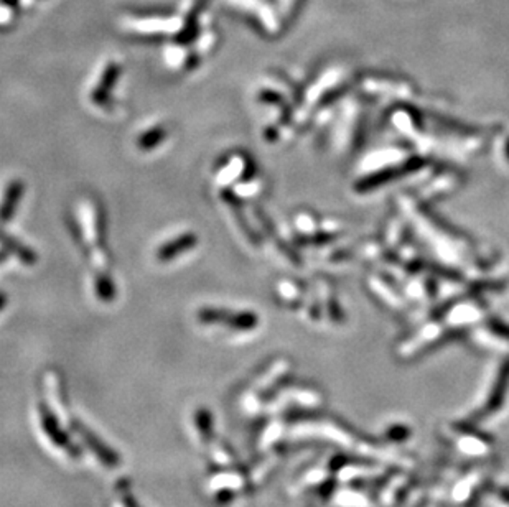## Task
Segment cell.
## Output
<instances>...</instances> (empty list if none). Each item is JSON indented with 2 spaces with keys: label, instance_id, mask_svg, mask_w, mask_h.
Segmentation results:
<instances>
[{
  "label": "cell",
  "instance_id": "6da1fadb",
  "mask_svg": "<svg viewBox=\"0 0 509 507\" xmlns=\"http://www.w3.org/2000/svg\"><path fill=\"white\" fill-rule=\"evenodd\" d=\"M81 223H83L84 237L91 246V260L96 272H107V259L106 252L102 251L99 244V223H98V211L91 201L81 203Z\"/></svg>",
  "mask_w": 509,
  "mask_h": 507
},
{
  "label": "cell",
  "instance_id": "7a4b0ae2",
  "mask_svg": "<svg viewBox=\"0 0 509 507\" xmlns=\"http://www.w3.org/2000/svg\"><path fill=\"white\" fill-rule=\"evenodd\" d=\"M198 320L204 325H226L238 332H251L259 325V318L252 311H229L225 308H202Z\"/></svg>",
  "mask_w": 509,
  "mask_h": 507
},
{
  "label": "cell",
  "instance_id": "3957f363",
  "mask_svg": "<svg viewBox=\"0 0 509 507\" xmlns=\"http://www.w3.org/2000/svg\"><path fill=\"white\" fill-rule=\"evenodd\" d=\"M70 423H71V428L78 433V437L83 440L84 445L88 446L91 451H93V455L96 456L99 461H101V465H104L106 468H111V469L121 466L122 460H121L119 453H117L112 446H109L98 433H94L89 427H86L81 420L71 419Z\"/></svg>",
  "mask_w": 509,
  "mask_h": 507
},
{
  "label": "cell",
  "instance_id": "277c9868",
  "mask_svg": "<svg viewBox=\"0 0 509 507\" xmlns=\"http://www.w3.org/2000/svg\"><path fill=\"white\" fill-rule=\"evenodd\" d=\"M38 415H40V422H42V428L45 435L48 437V440L56 448H60V450L68 453L71 458H81L83 453H81L79 448L71 442V438L68 437V433L60 425V420L56 419V415L53 414V410L50 409L45 402H40L38 404Z\"/></svg>",
  "mask_w": 509,
  "mask_h": 507
},
{
  "label": "cell",
  "instance_id": "5b68a950",
  "mask_svg": "<svg viewBox=\"0 0 509 507\" xmlns=\"http://www.w3.org/2000/svg\"><path fill=\"white\" fill-rule=\"evenodd\" d=\"M119 75H121V65H117V63H111V65H107V68L104 70L102 76H101V81H99V84L94 88L93 96H91L93 98L94 104H98V106H101V107L109 106L111 89L114 88L117 79H119Z\"/></svg>",
  "mask_w": 509,
  "mask_h": 507
},
{
  "label": "cell",
  "instance_id": "8992f818",
  "mask_svg": "<svg viewBox=\"0 0 509 507\" xmlns=\"http://www.w3.org/2000/svg\"><path fill=\"white\" fill-rule=\"evenodd\" d=\"M198 244V237L192 233L181 234L178 237H175L174 241H168L167 244L157 251V259L160 262H168L174 260L176 257L181 256V254L188 252L190 249H193Z\"/></svg>",
  "mask_w": 509,
  "mask_h": 507
},
{
  "label": "cell",
  "instance_id": "52a82bcc",
  "mask_svg": "<svg viewBox=\"0 0 509 507\" xmlns=\"http://www.w3.org/2000/svg\"><path fill=\"white\" fill-rule=\"evenodd\" d=\"M508 387H509V362H506V364L503 366L501 373H499L496 382H494L492 393H489V398H488V402H486L481 416L493 415L494 412H498L499 409H501L504 397H506Z\"/></svg>",
  "mask_w": 509,
  "mask_h": 507
},
{
  "label": "cell",
  "instance_id": "ba28073f",
  "mask_svg": "<svg viewBox=\"0 0 509 507\" xmlns=\"http://www.w3.org/2000/svg\"><path fill=\"white\" fill-rule=\"evenodd\" d=\"M24 192L25 187L20 180H13L8 183L2 203H0V223H8L12 219Z\"/></svg>",
  "mask_w": 509,
  "mask_h": 507
},
{
  "label": "cell",
  "instance_id": "9c48e42d",
  "mask_svg": "<svg viewBox=\"0 0 509 507\" xmlns=\"http://www.w3.org/2000/svg\"><path fill=\"white\" fill-rule=\"evenodd\" d=\"M0 246L3 247V251H6L7 254L15 256L18 260H22L26 265H33L36 259H38L36 254L31 251L30 247H26L25 244L18 242L15 237L8 235L3 229H0Z\"/></svg>",
  "mask_w": 509,
  "mask_h": 507
},
{
  "label": "cell",
  "instance_id": "30bf717a",
  "mask_svg": "<svg viewBox=\"0 0 509 507\" xmlns=\"http://www.w3.org/2000/svg\"><path fill=\"white\" fill-rule=\"evenodd\" d=\"M94 288H96V295L101 302H112L116 298L114 283H112L111 275L107 272H96V275H94Z\"/></svg>",
  "mask_w": 509,
  "mask_h": 507
},
{
  "label": "cell",
  "instance_id": "8fae6325",
  "mask_svg": "<svg viewBox=\"0 0 509 507\" xmlns=\"http://www.w3.org/2000/svg\"><path fill=\"white\" fill-rule=\"evenodd\" d=\"M221 196H222V199H225L226 205L229 206V210L233 211L234 217H236V219H238V223H239V228L243 229V233L248 235L249 241L256 242V235H254L252 231L249 229L248 223H246V221H244V217H243V211H241V206H239V203H238V198L234 196V193H233V192H229V189H225V192H222Z\"/></svg>",
  "mask_w": 509,
  "mask_h": 507
},
{
  "label": "cell",
  "instance_id": "7c38bea8",
  "mask_svg": "<svg viewBox=\"0 0 509 507\" xmlns=\"http://www.w3.org/2000/svg\"><path fill=\"white\" fill-rule=\"evenodd\" d=\"M165 139H167V130L163 129L162 125L153 127V129H150L145 134L140 135L137 140V147L144 152L153 150V148L158 147Z\"/></svg>",
  "mask_w": 509,
  "mask_h": 507
},
{
  "label": "cell",
  "instance_id": "4fadbf2b",
  "mask_svg": "<svg viewBox=\"0 0 509 507\" xmlns=\"http://www.w3.org/2000/svg\"><path fill=\"white\" fill-rule=\"evenodd\" d=\"M195 425H197L199 437L204 443H208L213 438V433H215V425H213V415L210 410L199 409L195 414Z\"/></svg>",
  "mask_w": 509,
  "mask_h": 507
},
{
  "label": "cell",
  "instance_id": "5bb4252c",
  "mask_svg": "<svg viewBox=\"0 0 509 507\" xmlns=\"http://www.w3.org/2000/svg\"><path fill=\"white\" fill-rule=\"evenodd\" d=\"M241 170H243V162H241V158H231V162L228 163V165L222 169L220 173H218V183L220 185H229L231 181H233L236 176H238L241 173Z\"/></svg>",
  "mask_w": 509,
  "mask_h": 507
},
{
  "label": "cell",
  "instance_id": "9a60e30c",
  "mask_svg": "<svg viewBox=\"0 0 509 507\" xmlns=\"http://www.w3.org/2000/svg\"><path fill=\"white\" fill-rule=\"evenodd\" d=\"M134 26L139 31H170L176 29V20H140L137 24H134Z\"/></svg>",
  "mask_w": 509,
  "mask_h": 507
},
{
  "label": "cell",
  "instance_id": "2e32d148",
  "mask_svg": "<svg viewBox=\"0 0 509 507\" xmlns=\"http://www.w3.org/2000/svg\"><path fill=\"white\" fill-rule=\"evenodd\" d=\"M121 501L124 507H142L140 502L135 499V496L130 491H127V489H121Z\"/></svg>",
  "mask_w": 509,
  "mask_h": 507
},
{
  "label": "cell",
  "instance_id": "e0dca14e",
  "mask_svg": "<svg viewBox=\"0 0 509 507\" xmlns=\"http://www.w3.org/2000/svg\"><path fill=\"white\" fill-rule=\"evenodd\" d=\"M6 305H7V295H6V293L0 292V311L6 308Z\"/></svg>",
  "mask_w": 509,
  "mask_h": 507
},
{
  "label": "cell",
  "instance_id": "ac0fdd59",
  "mask_svg": "<svg viewBox=\"0 0 509 507\" xmlns=\"http://www.w3.org/2000/svg\"><path fill=\"white\" fill-rule=\"evenodd\" d=\"M499 496L503 497V501L506 502V504H509V489H501V492H499Z\"/></svg>",
  "mask_w": 509,
  "mask_h": 507
},
{
  "label": "cell",
  "instance_id": "d6986e66",
  "mask_svg": "<svg viewBox=\"0 0 509 507\" xmlns=\"http://www.w3.org/2000/svg\"><path fill=\"white\" fill-rule=\"evenodd\" d=\"M7 259V252H0V264Z\"/></svg>",
  "mask_w": 509,
  "mask_h": 507
}]
</instances>
